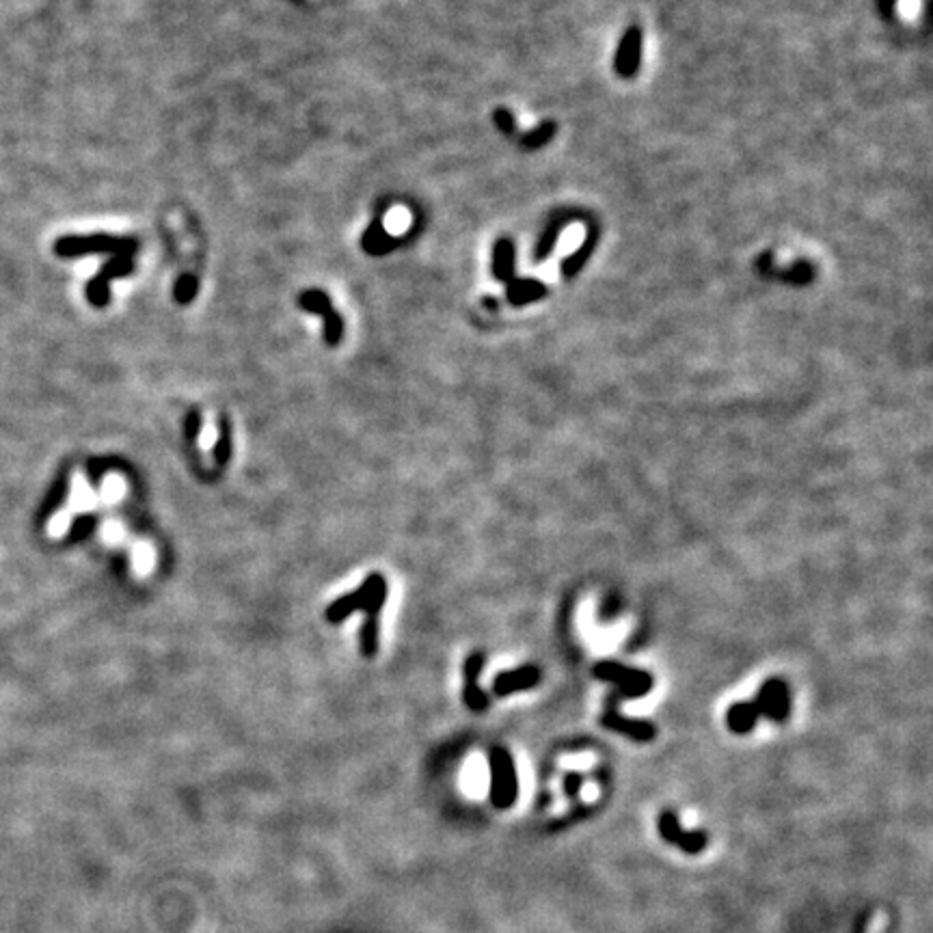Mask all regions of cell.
Listing matches in <instances>:
<instances>
[{
	"instance_id": "ac0fdd59",
	"label": "cell",
	"mask_w": 933,
	"mask_h": 933,
	"mask_svg": "<svg viewBox=\"0 0 933 933\" xmlns=\"http://www.w3.org/2000/svg\"><path fill=\"white\" fill-rule=\"evenodd\" d=\"M380 648V620L379 618H365V622L359 629V651H361L363 657L372 659L376 657Z\"/></svg>"
},
{
	"instance_id": "d6986e66",
	"label": "cell",
	"mask_w": 933,
	"mask_h": 933,
	"mask_svg": "<svg viewBox=\"0 0 933 933\" xmlns=\"http://www.w3.org/2000/svg\"><path fill=\"white\" fill-rule=\"evenodd\" d=\"M232 458V424L225 415L218 417V439L215 444V461L218 465H227Z\"/></svg>"
},
{
	"instance_id": "4316f807",
	"label": "cell",
	"mask_w": 933,
	"mask_h": 933,
	"mask_svg": "<svg viewBox=\"0 0 933 933\" xmlns=\"http://www.w3.org/2000/svg\"><path fill=\"white\" fill-rule=\"evenodd\" d=\"M581 784H583L581 773H577V772L566 773V776H564V793L569 795V798H575V795L580 793Z\"/></svg>"
},
{
	"instance_id": "5bb4252c",
	"label": "cell",
	"mask_w": 933,
	"mask_h": 933,
	"mask_svg": "<svg viewBox=\"0 0 933 933\" xmlns=\"http://www.w3.org/2000/svg\"><path fill=\"white\" fill-rule=\"evenodd\" d=\"M361 247L368 251L370 255H385V253H389L391 249L398 247V240L387 236V232L383 227V216L374 218L372 225H370L368 232L363 233Z\"/></svg>"
},
{
	"instance_id": "9a60e30c",
	"label": "cell",
	"mask_w": 933,
	"mask_h": 933,
	"mask_svg": "<svg viewBox=\"0 0 933 933\" xmlns=\"http://www.w3.org/2000/svg\"><path fill=\"white\" fill-rule=\"evenodd\" d=\"M508 301L510 305H515V307H521V305H529L534 301H540V298L547 294V288L543 286L540 281H534V279H512L508 283Z\"/></svg>"
},
{
	"instance_id": "cb8c5ba5",
	"label": "cell",
	"mask_w": 933,
	"mask_h": 933,
	"mask_svg": "<svg viewBox=\"0 0 933 933\" xmlns=\"http://www.w3.org/2000/svg\"><path fill=\"white\" fill-rule=\"evenodd\" d=\"M201 411L199 408H190V411L187 413V419H184V433H187V439L188 441H197V436L201 433Z\"/></svg>"
},
{
	"instance_id": "8fae6325",
	"label": "cell",
	"mask_w": 933,
	"mask_h": 933,
	"mask_svg": "<svg viewBox=\"0 0 933 933\" xmlns=\"http://www.w3.org/2000/svg\"><path fill=\"white\" fill-rule=\"evenodd\" d=\"M540 683V668L536 665H521V668L499 672L493 681V694L499 698L512 696L517 691L532 690Z\"/></svg>"
},
{
	"instance_id": "603a6c76",
	"label": "cell",
	"mask_w": 933,
	"mask_h": 933,
	"mask_svg": "<svg viewBox=\"0 0 933 933\" xmlns=\"http://www.w3.org/2000/svg\"><path fill=\"white\" fill-rule=\"evenodd\" d=\"M484 665H487V657L482 653H471L462 663V679L465 683H478L480 674H482Z\"/></svg>"
},
{
	"instance_id": "8992f818",
	"label": "cell",
	"mask_w": 933,
	"mask_h": 933,
	"mask_svg": "<svg viewBox=\"0 0 933 933\" xmlns=\"http://www.w3.org/2000/svg\"><path fill=\"white\" fill-rule=\"evenodd\" d=\"M657 828L665 843L674 845V847H679L690 855L702 854L709 845L707 832H702V829H685L681 826L679 815L674 810H663L657 819Z\"/></svg>"
},
{
	"instance_id": "4fadbf2b",
	"label": "cell",
	"mask_w": 933,
	"mask_h": 933,
	"mask_svg": "<svg viewBox=\"0 0 933 933\" xmlns=\"http://www.w3.org/2000/svg\"><path fill=\"white\" fill-rule=\"evenodd\" d=\"M758 718L761 716H758L755 702H735V705H730L728 711H726V724H728V728L733 730L735 735L752 733Z\"/></svg>"
},
{
	"instance_id": "7402d4cb",
	"label": "cell",
	"mask_w": 933,
	"mask_h": 933,
	"mask_svg": "<svg viewBox=\"0 0 933 933\" xmlns=\"http://www.w3.org/2000/svg\"><path fill=\"white\" fill-rule=\"evenodd\" d=\"M462 702H465L471 711L482 713L487 711L489 707V696L478 683H465V687H462Z\"/></svg>"
},
{
	"instance_id": "ba28073f",
	"label": "cell",
	"mask_w": 933,
	"mask_h": 933,
	"mask_svg": "<svg viewBox=\"0 0 933 933\" xmlns=\"http://www.w3.org/2000/svg\"><path fill=\"white\" fill-rule=\"evenodd\" d=\"M755 707L758 716L772 719V722H784L791 713V690L782 679H767L756 691Z\"/></svg>"
},
{
	"instance_id": "52a82bcc",
	"label": "cell",
	"mask_w": 933,
	"mask_h": 933,
	"mask_svg": "<svg viewBox=\"0 0 933 933\" xmlns=\"http://www.w3.org/2000/svg\"><path fill=\"white\" fill-rule=\"evenodd\" d=\"M298 305L307 311L316 314L325 320V342L326 346L335 348L343 337V318L333 307V301L322 290H305L298 297Z\"/></svg>"
},
{
	"instance_id": "d4e9b609",
	"label": "cell",
	"mask_w": 933,
	"mask_h": 933,
	"mask_svg": "<svg viewBox=\"0 0 933 933\" xmlns=\"http://www.w3.org/2000/svg\"><path fill=\"white\" fill-rule=\"evenodd\" d=\"M495 119V125L501 130L504 134H515L517 130V123H515V117H512V113L508 111V108H498L493 114Z\"/></svg>"
},
{
	"instance_id": "83f0119b",
	"label": "cell",
	"mask_w": 933,
	"mask_h": 933,
	"mask_svg": "<svg viewBox=\"0 0 933 933\" xmlns=\"http://www.w3.org/2000/svg\"><path fill=\"white\" fill-rule=\"evenodd\" d=\"M886 923H888V920H886V914H883V912L875 914V916H873V919H871V923L866 925L864 933H883V931H886Z\"/></svg>"
},
{
	"instance_id": "6da1fadb",
	"label": "cell",
	"mask_w": 933,
	"mask_h": 933,
	"mask_svg": "<svg viewBox=\"0 0 933 933\" xmlns=\"http://www.w3.org/2000/svg\"><path fill=\"white\" fill-rule=\"evenodd\" d=\"M139 251V242L134 238L108 236V233H91V236H61L54 242V253L59 258H78V255L91 253H113V255H133Z\"/></svg>"
},
{
	"instance_id": "484cf974",
	"label": "cell",
	"mask_w": 933,
	"mask_h": 933,
	"mask_svg": "<svg viewBox=\"0 0 933 933\" xmlns=\"http://www.w3.org/2000/svg\"><path fill=\"white\" fill-rule=\"evenodd\" d=\"M96 523H97L96 521V515H80V517H76L72 526H69V534H72V536H80V534L91 532V529L96 527Z\"/></svg>"
},
{
	"instance_id": "30bf717a",
	"label": "cell",
	"mask_w": 933,
	"mask_h": 933,
	"mask_svg": "<svg viewBox=\"0 0 933 933\" xmlns=\"http://www.w3.org/2000/svg\"><path fill=\"white\" fill-rule=\"evenodd\" d=\"M601 724L603 728L629 736V739L637 741V744H648V741H653L654 736H657V728H654L653 722H648V719L627 718L616 711V709H609V711L603 713Z\"/></svg>"
},
{
	"instance_id": "3957f363",
	"label": "cell",
	"mask_w": 933,
	"mask_h": 933,
	"mask_svg": "<svg viewBox=\"0 0 933 933\" xmlns=\"http://www.w3.org/2000/svg\"><path fill=\"white\" fill-rule=\"evenodd\" d=\"M594 676L618 687L625 698H642L653 690V676L646 670L629 668L618 662H599L594 665Z\"/></svg>"
},
{
	"instance_id": "9c48e42d",
	"label": "cell",
	"mask_w": 933,
	"mask_h": 933,
	"mask_svg": "<svg viewBox=\"0 0 933 933\" xmlns=\"http://www.w3.org/2000/svg\"><path fill=\"white\" fill-rule=\"evenodd\" d=\"M642 48H644V35L640 26H629L625 31V35L620 37L618 48H616L614 57V69L620 78H633L640 69L642 63Z\"/></svg>"
},
{
	"instance_id": "5b68a950",
	"label": "cell",
	"mask_w": 933,
	"mask_h": 933,
	"mask_svg": "<svg viewBox=\"0 0 933 933\" xmlns=\"http://www.w3.org/2000/svg\"><path fill=\"white\" fill-rule=\"evenodd\" d=\"M134 270L133 255H113L106 264L97 270V275L85 286V297L94 307H106L111 303V281L119 277H128Z\"/></svg>"
},
{
	"instance_id": "7a4b0ae2",
	"label": "cell",
	"mask_w": 933,
	"mask_h": 933,
	"mask_svg": "<svg viewBox=\"0 0 933 933\" xmlns=\"http://www.w3.org/2000/svg\"><path fill=\"white\" fill-rule=\"evenodd\" d=\"M490 801L495 809L506 810L515 806L518 798V778L515 758L506 747L490 750Z\"/></svg>"
},
{
	"instance_id": "7c38bea8",
	"label": "cell",
	"mask_w": 933,
	"mask_h": 933,
	"mask_svg": "<svg viewBox=\"0 0 933 933\" xmlns=\"http://www.w3.org/2000/svg\"><path fill=\"white\" fill-rule=\"evenodd\" d=\"M490 270L499 283H510L515 279V242L510 238H499L495 242Z\"/></svg>"
},
{
	"instance_id": "2e32d148",
	"label": "cell",
	"mask_w": 933,
	"mask_h": 933,
	"mask_svg": "<svg viewBox=\"0 0 933 933\" xmlns=\"http://www.w3.org/2000/svg\"><path fill=\"white\" fill-rule=\"evenodd\" d=\"M564 227H566V218H555V221H551L549 225L544 227V232L540 233L536 247H534V253H532L534 264H543V261L547 260L551 253H553L555 244H558Z\"/></svg>"
},
{
	"instance_id": "277c9868",
	"label": "cell",
	"mask_w": 933,
	"mask_h": 933,
	"mask_svg": "<svg viewBox=\"0 0 933 933\" xmlns=\"http://www.w3.org/2000/svg\"><path fill=\"white\" fill-rule=\"evenodd\" d=\"M383 586H387L385 577L380 575V572H370L357 590L335 599V601L326 608L325 618L329 620L331 625H340V622L346 620L348 616H352L354 612H363L365 605L372 601L374 594Z\"/></svg>"
},
{
	"instance_id": "ffe728a7",
	"label": "cell",
	"mask_w": 933,
	"mask_h": 933,
	"mask_svg": "<svg viewBox=\"0 0 933 933\" xmlns=\"http://www.w3.org/2000/svg\"><path fill=\"white\" fill-rule=\"evenodd\" d=\"M555 133H558V125H555L553 122H543L538 128L529 130L527 134H523L521 145L526 147V150H538V147L547 145L549 141L555 136Z\"/></svg>"
},
{
	"instance_id": "44dd1931",
	"label": "cell",
	"mask_w": 933,
	"mask_h": 933,
	"mask_svg": "<svg viewBox=\"0 0 933 933\" xmlns=\"http://www.w3.org/2000/svg\"><path fill=\"white\" fill-rule=\"evenodd\" d=\"M197 290H199V281L197 277L195 275H182L179 279L176 281V288H173V297H176V301L179 305H188L195 301V297H197Z\"/></svg>"
},
{
	"instance_id": "e0dca14e",
	"label": "cell",
	"mask_w": 933,
	"mask_h": 933,
	"mask_svg": "<svg viewBox=\"0 0 933 933\" xmlns=\"http://www.w3.org/2000/svg\"><path fill=\"white\" fill-rule=\"evenodd\" d=\"M594 247H597V229L592 227L590 233H588L586 240H583L581 247L577 249L575 253H571L564 261H562V275H564V279H572V277H575L577 272H580L583 266L588 264V260H590Z\"/></svg>"
}]
</instances>
